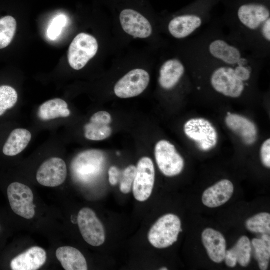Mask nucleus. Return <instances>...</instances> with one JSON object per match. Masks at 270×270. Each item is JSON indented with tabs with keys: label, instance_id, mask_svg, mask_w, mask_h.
Segmentation results:
<instances>
[{
	"label": "nucleus",
	"instance_id": "7c9ffc66",
	"mask_svg": "<svg viewBox=\"0 0 270 270\" xmlns=\"http://www.w3.org/2000/svg\"><path fill=\"white\" fill-rule=\"evenodd\" d=\"M109 182L112 186L116 185L120 178V172L118 168L112 166L108 170Z\"/></svg>",
	"mask_w": 270,
	"mask_h": 270
},
{
	"label": "nucleus",
	"instance_id": "4be33fe9",
	"mask_svg": "<svg viewBox=\"0 0 270 270\" xmlns=\"http://www.w3.org/2000/svg\"><path fill=\"white\" fill-rule=\"evenodd\" d=\"M31 138V133L27 130L16 129L10 134L4 146L2 152L7 156H16L27 147Z\"/></svg>",
	"mask_w": 270,
	"mask_h": 270
},
{
	"label": "nucleus",
	"instance_id": "39448f33",
	"mask_svg": "<svg viewBox=\"0 0 270 270\" xmlns=\"http://www.w3.org/2000/svg\"><path fill=\"white\" fill-rule=\"evenodd\" d=\"M186 136L204 152L209 151L216 146L218 134L216 128L208 120L196 118L188 120L184 124Z\"/></svg>",
	"mask_w": 270,
	"mask_h": 270
},
{
	"label": "nucleus",
	"instance_id": "b1692460",
	"mask_svg": "<svg viewBox=\"0 0 270 270\" xmlns=\"http://www.w3.org/2000/svg\"><path fill=\"white\" fill-rule=\"evenodd\" d=\"M254 257L262 270L268 268L270 258V240L268 234H264L261 238H254L251 242Z\"/></svg>",
	"mask_w": 270,
	"mask_h": 270
},
{
	"label": "nucleus",
	"instance_id": "c756f323",
	"mask_svg": "<svg viewBox=\"0 0 270 270\" xmlns=\"http://www.w3.org/2000/svg\"><path fill=\"white\" fill-rule=\"evenodd\" d=\"M260 157L262 164L270 168V140L267 139L262 144L260 150Z\"/></svg>",
	"mask_w": 270,
	"mask_h": 270
},
{
	"label": "nucleus",
	"instance_id": "bb28decb",
	"mask_svg": "<svg viewBox=\"0 0 270 270\" xmlns=\"http://www.w3.org/2000/svg\"><path fill=\"white\" fill-rule=\"evenodd\" d=\"M18 98L17 92L12 87L0 86V116L3 115L6 110L14 106Z\"/></svg>",
	"mask_w": 270,
	"mask_h": 270
},
{
	"label": "nucleus",
	"instance_id": "412c9836",
	"mask_svg": "<svg viewBox=\"0 0 270 270\" xmlns=\"http://www.w3.org/2000/svg\"><path fill=\"white\" fill-rule=\"evenodd\" d=\"M56 256L66 270H87L88 266L84 255L78 249L71 246L59 248Z\"/></svg>",
	"mask_w": 270,
	"mask_h": 270
},
{
	"label": "nucleus",
	"instance_id": "4468645a",
	"mask_svg": "<svg viewBox=\"0 0 270 270\" xmlns=\"http://www.w3.org/2000/svg\"><path fill=\"white\" fill-rule=\"evenodd\" d=\"M66 175L67 168L64 161L58 158H52L39 168L36 180L43 186L56 187L64 182Z\"/></svg>",
	"mask_w": 270,
	"mask_h": 270
},
{
	"label": "nucleus",
	"instance_id": "ddd939ff",
	"mask_svg": "<svg viewBox=\"0 0 270 270\" xmlns=\"http://www.w3.org/2000/svg\"><path fill=\"white\" fill-rule=\"evenodd\" d=\"M188 68L181 58L174 57L164 61L159 70L160 87L170 91L175 88L186 74Z\"/></svg>",
	"mask_w": 270,
	"mask_h": 270
},
{
	"label": "nucleus",
	"instance_id": "5701e85b",
	"mask_svg": "<svg viewBox=\"0 0 270 270\" xmlns=\"http://www.w3.org/2000/svg\"><path fill=\"white\" fill-rule=\"evenodd\" d=\"M38 114L41 120L46 121L58 118L68 117L70 112L64 100L54 98L42 104L38 110Z\"/></svg>",
	"mask_w": 270,
	"mask_h": 270
},
{
	"label": "nucleus",
	"instance_id": "9d476101",
	"mask_svg": "<svg viewBox=\"0 0 270 270\" xmlns=\"http://www.w3.org/2000/svg\"><path fill=\"white\" fill-rule=\"evenodd\" d=\"M149 74L141 68L134 69L121 78L115 84L114 92L118 98H128L139 96L147 88Z\"/></svg>",
	"mask_w": 270,
	"mask_h": 270
},
{
	"label": "nucleus",
	"instance_id": "c85d7f7f",
	"mask_svg": "<svg viewBox=\"0 0 270 270\" xmlns=\"http://www.w3.org/2000/svg\"><path fill=\"white\" fill-rule=\"evenodd\" d=\"M67 22V18L64 15H60L55 17L52 21L48 30V37L52 40L56 39L60 34L62 28Z\"/></svg>",
	"mask_w": 270,
	"mask_h": 270
},
{
	"label": "nucleus",
	"instance_id": "dca6fc26",
	"mask_svg": "<svg viewBox=\"0 0 270 270\" xmlns=\"http://www.w3.org/2000/svg\"><path fill=\"white\" fill-rule=\"evenodd\" d=\"M112 116L108 112L100 111L92 116L84 126V136L90 140L100 141L109 138L112 132L110 124Z\"/></svg>",
	"mask_w": 270,
	"mask_h": 270
},
{
	"label": "nucleus",
	"instance_id": "f8f14e48",
	"mask_svg": "<svg viewBox=\"0 0 270 270\" xmlns=\"http://www.w3.org/2000/svg\"><path fill=\"white\" fill-rule=\"evenodd\" d=\"M119 19L123 30L134 38H145L150 37L152 33V28L149 20L134 8H123L120 13Z\"/></svg>",
	"mask_w": 270,
	"mask_h": 270
},
{
	"label": "nucleus",
	"instance_id": "9b49d317",
	"mask_svg": "<svg viewBox=\"0 0 270 270\" xmlns=\"http://www.w3.org/2000/svg\"><path fill=\"white\" fill-rule=\"evenodd\" d=\"M7 192L10 207L15 214L28 220L34 218L35 215L34 194L28 186L14 182L8 186Z\"/></svg>",
	"mask_w": 270,
	"mask_h": 270
},
{
	"label": "nucleus",
	"instance_id": "6e6552de",
	"mask_svg": "<svg viewBox=\"0 0 270 270\" xmlns=\"http://www.w3.org/2000/svg\"><path fill=\"white\" fill-rule=\"evenodd\" d=\"M155 181V170L152 160L148 157L142 158L138 162L132 185L134 198L144 202L150 196Z\"/></svg>",
	"mask_w": 270,
	"mask_h": 270
},
{
	"label": "nucleus",
	"instance_id": "20e7f679",
	"mask_svg": "<svg viewBox=\"0 0 270 270\" xmlns=\"http://www.w3.org/2000/svg\"><path fill=\"white\" fill-rule=\"evenodd\" d=\"M182 231L180 218L174 214H166L160 217L152 226L148 234V240L154 248H165L177 241Z\"/></svg>",
	"mask_w": 270,
	"mask_h": 270
},
{
	"label": "nucleus",
	"instance_id": "1a4fd4ad",
	"mask_svg": "<svg viewBox=\"0 0 270 270\" xmlns=\"http://www.w3.org/2000/svg\"><path fill=\"white\" fill-rule=\"evenodd\" d=\"M77 220L82 236L88 244L99 246L104 242V228L94 211L88 208H82Z\"/></svg>",
	"mask_w": 270,
	"mask_h": 270
},
{
	"label": "nucleus",
	"instance_id": "f257e3e1",
	"mask_svg": "<svg viewBox=\"0 0 270 270\" xmlns=\"http://www.w3.org/2000/svg\"><path fill=\"white\" fill-rule=\"evenodd\" d=\"M229 38L256 58L268 62L270 56V10L266 4L248 2L220 20Z\"/></svg>",
	"mask_w": 270,
	"mask_h": 270
},
{
	"label": "nucleus",
	"instance_id": "2f4dec72",
	"mask_svg": "<svg viewBox=\"0 0 270 270\" xmlns=\"http://www.w3.org/2000/svg\"><path fill=\"white\" fill-rule=\"evenodd\" d=\"M160 270H167L168 268H160Z\"/></svg>",
	"mask_w": 270,
	"mask_h": 270
},
{
	"label": "nucleus",
	"instance_id": "f3484780",
	"mask_svg": "<svg viewBox=\"0 0 270 270\" xmlns=\"http://www.w3.org/2000/svg\"><path fill=\"white\" fill-rule=\"evenodd\" d=\"M234 190L232 183L228 180H222L204 192L202 196V203L210 208L220 206L228 201Z\"/></svg>",
	"mask_w": 270,
	"mask_h": 270
},
{
	"label": "nucleus",
	"instance_id": "6ab92c4d",
	"mask_svg": "<svg viewBox=\"0 0 270 270\" xmlns=\"http://www.w3.org/2000/svg\"><path fill=\"white\" fill-rule=\"evenodd\" d=\"M46 253L42 248L32 247L14 258L10 262L13 270H36L46 262Z\"/></svg>",
	"mask_w": 270,
	"mask_h": 270
},
{
	"label": "nucleus",
	"instance_id": "2eb2a0df",
	"mask_svg": "<svg viewBox=\"0 0 270 270\" xmlns=\"http://www.w3.org/2000/svg\"><path fill=\"white\" fill-rule=\"evenodd\" d=\"M227 127L239 136L247 146L255 143L258 137V128L255 124L246 117L228 112L224 119Z\"/></svg>",
	"mask_w": 270,
	"mask_h": 270
},
{
	"label": "nucleus",
	"instance_id": "0eeeda50",
	"mask_svg": "<svg viewBox=\"0 0 270 270\" xmlns=\"http://www.w3.org/2000/svg\"><path fill=\"white\" fill-rule=\"evenodd\" d=\"M154 156L158 168L166 176L178 175L184 170V161L175 146L166 140L158 142L154 148Z\"/></svg>",
	"mask_w": 270,
	"mask_h": 270
},
{
	"label": "nucleus",
	"instance_id": "393cba45",
	"mask_svg": "<svg viewBox=\"0 0 270 270\" xmlns=\"http://www.w3.org/2000/svg\"><path fill=\"white\" fill-rule=\"evenodd\" d=\"M16 29V22L12 16L0 18V49L7 47L12 42Z\"/></svg>",
	"mask_w": 270,
	"mask_h": 270
},
{
	"label": "nucleus",
	"instance_id": "cd10ccee",
	"mask_svg": "<svg viewBox=\"0 0 270 270\" xmlns=\"http://www.w3.org/2000/svg\"><path fill=\"white\" fill-rule=\"evenodd\" d=\"M136 167L133 165L128 166L124 170L120 180V190L123 194L129 193L133 185Z\"/></svg>",
	"mask_w": 270,
	"mask_h": 270
},
{
	"label": "nucleus",
	"instance_id": "f03ea898",
	"mask_svg": "<svg viewBox=\"0 0 270 270\" xmlns=\"http://www.w3.org/2000/svg\"><path fill=\"white\" fill-rule=\"evenodd\" d=\"M182 52L233 65H264L267 62L244 50L228 36L220 20L211 21L184 40Z\"/></svg>",
	"mask_w": 270,
	"mask_h": 270
},
{
	"label": "nucleus",
	"instance_id": "423d86ee",
	"mask_svg": "<svg viewBox=\"0 0 270 270\" xmlns=\"http://www.w3.org/2000/svg\"><path fill=\"white\" fill-rule=\"evenodd\" d=\"M98 49V42L94 36L83 32L78 34L68 48L69 64L75 70L82 69L96 55Z\"/></svg>",
	"mask_w": 270,
	"mask_h": 270
},
{
	"label": "nucleus",
	"instance_id": "aec40b11",
	"mask_svg": "<svg viewBox=\"0 0 270 270\" xmlns=\"http://www.w3.org/2000/svg\"><path fill=\"white\" fill-rule=\"evenodd\" d=\"M252 251L250 239L246 236H242L232 248L226 251L224 260L226 265L230 268L236 266L237 263L246 267L250 262Z\"/></svg>",
	"mask_w": 270,
	"mask_h": 270
},
{
	"label": "nucleus",
	"instance_id": "473e14b6",
	"mask_svg": "<svg viewBox=\"0 0 270 270\" xmlns=\"http://www.w3.org/2000/svg\"></svg>",
	"mask_w": 270,
	"mask_h": 270
},
{
	"label": "nucleus",
	"instance_id": "a878e982",
	"mask_svg": "<svg viewBox=\"0 0 270 270\" xmlns=\"http://www.w3.org/2000/svg\"><path fill=\"white\" fill-rule=\"evenodd\" d=\"M246 226L247 229L252 232L269 234L270 214L268 212L259 213L248 219Z\"/></svg>",
	"mask_w": 270,
	"mask_h": 270
},
{
	"label": "nucleus",
	"instance_id": "a211bd4d",
	"mask_svg": "<svg viewBox=\"0 0 270 270\" xmlns=\"http://www.w3.org/2000/svg\"><path fill=\"white\" fill-rule=\"evenodd\" d=\"M202 238L210 260L216 263L223 262L226 251V241L223 235L215 230L208 228L203 231Z\"/></svg>",
	"mask_w": 270,
	"mask_h": 270
},
{
	"label": "nucleus",
	"instance_id": "7ed1b4c3",
	"mask_svg": "<svg viewBox=\"0 0 270 270\" xmlns=\"http://www.w3.org/2000/svg\"><path fill=\"white\" fill-rule=\"evenodd\" d=\"M106 162L102 152L89 150L80 152L72 162L71 168L74 178L83 183L94 180L102 174Z\"/></svg>",
	"mask_w": 270,
	"mask_h": 270
}]
</instances>
